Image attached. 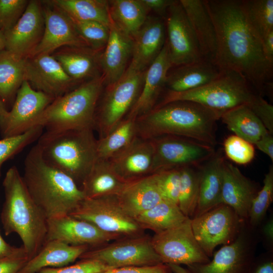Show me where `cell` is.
Segmentation results:
<instances>
[{"label": "cell", "mask_w": 273, "mask_h": 273, "mask_svg": "<svg viewBox=\"0 0 273 273\" xmlns=\"http://www.w3.org/2000/svg\"><path fill=\"white\" fill-rule=\"evenodd\" d=\"M86 245L75 246L59 240L46 241L39 251L18 273H37L46 267H60L73 262L88 250Z\"/></svg>", "instance_id": "obj_31"}, {"label": "cell", "mask_w": 273, "mask_h": 273, "mask_svg": "<svg viewBox=\"0 0 273 273\" xmlns=\"http://www.w3.org/2000/svg\"><path fill=\"white\" fill-rule=\"evenodd\" d=\"M164 19L166 41L172 66L204 60L179 1H173L168 8Z\"/></svg>", "instance_id": "obj_15"}, {"label": "cell", "mask_w": 273, "mask_h": 273, "mask_svg": "<svg viewBox=\"0 0 273 273\" xmlns=\"http://www.w3.org/2000/svg\"><path fill=\"white\" fill-rule=\"evenodd\" d=\"M258 95L244 76L233 71L221 70L216 78L198 88L183 92L167 90L154 108L174 101H189L222 114L238 106L248 105Z\"/></svg>", "instance_id": "obj_7"}, {"label": "cell", "mask_w": 273, "mask_h": 273, "mask_svg": "<svg viewBox=\"0 0 273 273\" xmlns=\"http://www.w3.org/2000/svg\"><path fill=\"white\" fill-rule=\"evenodd\" d=\"M99 273H172L164 263L143 266H125L111 268Z\"/></svg>", "instance_id": "obj_49"}, {"label": "cell", "mask_w": 273, "mask_h": 273, "mask_svg": "<svg viewBox=\"0 0 273 273\" xmlns=\"http://www.w3.org/2000/svg\"><path fill=\"white\" fill-rule=\"evenodd\" d=\"M25 59L17 57L6 49L0 51V98L8 110L25 80Z\"/></svg>", "instance_id": "obj_35"}, {"label": "cell", "mask_w": 273, "mask_h": 273, "mask_svg": "<svg viewBox=\"0 0 273 273\" xmlns=\"http://www.w3.org/2000/svg\"><path fill=\"white\" fill-rule=\"evenodd\" d=\"M22 178L47 219L69 215L85 198L72 178L44 160L37 144L25 159Z\"/></svg>", "instance_id": "obj_3"}, {"label": "cell", "mask_w": 273, "mask_h": 273, "mask_svg": "<svg viewBox=\"0 0 273 273\" xmlns=\"http://www.w3.org/2000/svg\"><path fill=\"white\" fill-rule=\"evenodd\" d=\"M173 273H190L187 268H185L179 265L168 264H167Z\"/></svg>", "instance_id": "obj_57"}, {"label": "cell", "mask_w": 273, "mask_h": 273, "mask_svg": "<svg viewBox=\"0 0 273 273\" xmlns=\"http://www.w3.org/2000/svg\"><path fill=\"white\" fill-rule=\"evenodd\" d=\"M203 59L214 63L217 52L214 26L203 0H180Z\"/></svg>", "instance_id": "obj_29"}, {"label": "cell", "mask_w": 273, "mask_h": 273, "mask_svg": "<svg viewBox=\"0 0 273 273\" xmlns=\"http://www.w3.org/2000/svg\"><path fill=\"white\" fill-rule=\"evenodd\" d=\"M171 67L172 64L165 40L160 53L146 70L140 94L125 118L136 119L155 107L161 91L165 86L167 75Z\"/></svg>", "instance_id": "obj_22"}, {"label": "cell", "mask_w": 273, "mask_h": 273, "mask_svg": "<svg viewBox=\"0 0 273 273\" xmlns=\"http://www.w3.org/2000/svg\"><path fill=\"white\" fill-rule=\"evenodd\" d=\"M79 259L98 260L113 268L163 263L152 246L151 238L142 234L119 238L113 243L89 249Z\"/></svg>", "instance_id": "obj_9"}, {"label": "cell", "mask_w": 273, "mask_h": 273, "mask_svg": "<svg viewBox=\"0 0 273 273\" xmlns=\"http://www.w3.org/2000/svg\"><path fill=\"white\" fill-rule=\"evenodd\" d=\"M220 119L235 135L253 145L268 133L247 105H241L223 113Z\"/></svg>", "instance_id": "obj_34"}, {"label": "cell", "mask_w": 273, "mask_h": 273, "mask_svg": "<svg viewBox=\"0 0 273 273\" xmlns=\"http://www.w3.org/2000/svg\"><path fill=\"white\" fill-rule=\"evenodd\" d=\"M3 185L5 201L1 220L5 234L19 235L29 260L46 242L48 219L32 199L15 166L7 171Z\"/></svg>", "instance_id": "obj_4"}, {"label": "cell", "mask_w": 273, "mask_h": 273, "mask_svg": "<svg viewBox=\"0 0 273 273\" xmlns=\"http://www.w3.org/2000/svg\"><path fill=\"white\" fill-rule=\"evenodd\" d=\"M7 257H26L28 259L23 246L16 247L10 245L4 240L0 234V259Z\"/></svg>", "instance_id": "obj_52"}, {"label": "cell", "mask_w": 273, "mask_h": 273, "mask_svg": "<svg viewBox=\"0 0 273 273\" xmlns=\"http://www.w3.org/2000/svg\"><path fill=\"white\" fill-rule=\"evenodd\" d=\"M221 115L192 101L169 102L136 119V136L147 140L177 136L214 147L216 123Z\"/></svg>", "instance_id": "obj_2"}, {"label": "cell", "mask_w": 273, "mask_h": 273, "mask_svg": "<svg viewBox=\"0 0 273 273\" xmlns=\"http://www.w3.org/2000/svg\"><path fill=\"white\" fill-rule=\"evenodd\" d=\"M69 215L121 237L142 234L143 231L135 220L122 210L115 196L84 198Z\"/></svg>", "instance_id": "obj_12"}, {"label": "cell", "mask_w": 273, "mask_h": 273, "mask_svg": "<svg viewBox=\"0 0 273 273\" xmlns=\"http://www.w3.org/2000/svg\"><path fill=\"white\" fill-rule=\"evenodd\" d=\"M44 30L41 1L31 0L16 25L4 33L5 48L17 57H29L40 42Z\"/></svg>", "instance_id": "obj_19"}, {"label": "cell", "mask_w": 273, "mask_h": 273, "mask_svg": "<svg viewBox=\"0 0 273 273\" xmlns=\"http://www.w3.org/2000/svg\"><path fill=\"white\" fill-rule=\"evenodd\" d=\"M92 127L55 132L45 131L36 144L44 160L80 186L98 159Z\"/></svg>", "instance_id": "obj_5"}, {"label": "cell", "mask_w": 273, "mask_h": 273, "mask_svg": "<svg viewBox=\"0 0 273 273\" xmlns=\"http://www.w3.org/2000/svg\"><path fill=\"white\" fill-rule=\"evenodd\" d=\"M121 238L104 232L88 221L70 215L47 220L46 242L56 240L71 245L96 248Z\"/></svg>", "instance_id": "obj_20"}, {"label": "cell", "mask_w": 273, "mask_h": 273, "mask_svg": "<svg viewBox=\"0 0 273 273\" xmlns=\"http://www.w3.org/2000/svg\"><path fill=\"white\" fill-rule=\"evenodd\" d=\"M143 2L149 9L159 14L161 18L164 19L167 10L172 0H142Z\"/></svg>", "instance_id": "obj_53"}, {"label": "cell", "mask_w": 273, "mask_h": 273, "mask_svg": "<svg viewBox=\"0 0 273 273\" xmlns=\"http://www.w3.org/2000/svg\"><path fill=\"white\" fill-rule=\"evenodd\" d=\"M136 119L125 118L108 134L97 142L98 159L109 160L136 136Z\"/></svg>", "instance_id": "obj_38"}, {"label": "cell", "mask_w": 273, "mask_h": 273, "mask_svg": "<svg viewBox=\"0 0 273 273\" xmlns=\"http://www.w3.org/2000/svg\"><path fill=\"white\" fill-rule=\"evenodd\" d=\"M151 243L164 264L189 266L210 260L194 235L190 218L173 228L155 234Z\"/></svg>", "instance_id": "obj_11"}, {"label": "cell", "mask_w": 273, "mask_h": 273, "mask_svg": "<svg viewBox=\"0 0 273 273\" xmlns=\"http://www.w3.org/2000/svg\"><path fill=\"white\" fill-rule=\"evenodd\" d=\"M187 218L177 204L162 200L134 219L143 230L149 229L156 234L180 224Z\"/></svg>", "instance_id": "obj_36"}, {"label": "cell", "mask_w": 273, "mask_h": 273, "mask_svg": "<svg viewBox=\"0 0 273 273\" xmlns=\"http://www.w3.org/2000/svg\"><path fill=\"white\" fill-rule=\"evenodd\" d=\"M43 127L36 126L20 134L0 140V178L4 163L19 153L28 145L38 140L43 133Z\"/></svg>", "instance_id": "obj_42"}, {"label": "cell", "mask_w": 273, "mask_h": 273, "mask_svg": "<svg viewBox=\"0 0 273 273\" xmlns=\"http://www.w3.org/2000/svg\"><path fill=\"white\" fill-rule=\"evenodd\" d=\"M104 84V79L100 75L55 98L33 122L32 127L41 126L50 132L94 129L96 110Z\"/></svg>", "instance_id": "obj_6"}, {"label": "cell", "mask_w": 273, "mask_h": 273, "mask_svg": "<svg viewBox=\"0 0 273 273\" xmlns=\"http://www.w3.org/2000/svg\"><path fill=\"white\" fill-rule=\"evenodd\" d=\"M259 190L238 168L224 160L222 170V203L233 208L247 222L253 200Z\"/></svg>", "instance_id": "obj_24"}, {"label": "cell", "mask_w": 273, "mask_h": 273, "mask_svg": "<svg viewBox=\"0 0 273 273\" xmlns=\"http://www.w3.org/2000/svg\"><path fill=\"white\" fill-rule=\"evenodd\" d=\"M203 1L216 32L214 63L220 70L244 76L263 97L272 82L273 64L265 57L262 40L247 20L242 0Z\"/></svg>", "instance_id": "obj_1"}, {"label": "cell", "mask_w": 273, "mask_h": 273, "mask_svg": "<svg viewBox=\"0 0 273 273\" xmlns=\"http://www.w3.org/2000/svg\"><path fill=\"white\" fill-rule=\"evenodd\" d=\"M163 200L177 205L180 186L178 169H171L154 173Z\"/></svg>", "instance_id": "obj_46"}, {"label": "cell", "mask_w": 273, "mask_h": 273, "mask_svg": "<svg viewBox=\"0 0 273 273\" xmlns=\"http://www.w3.org/2000/svg\"><path fill=\"white\" fill-rule=\"evenodd\" d=\"M145 71L127 67L118 81L107 86L95 115L94 128L100 138L108 134L127 115L140 94Z\"/></svg>", "instance_id": "obj_8"}, {"label": "cell", "mask_w": 273, "mask_h": 273, "mask_svg": "<svg viewBox=\"0 0 273 273\" xmlns=\"http://www.w3.org/2000/svg\"><path fill=\"white\" fill-rule=\"evenodd\" d=\"M28 261L26 257L0 259V273H18Z\"/></svg>", "instance_id": "obj_51"}, {"label": "cell", "mask_w": 273, "mask_h": 273, "mask_svg": "<svg viewBox=\"0 0 273 273\" xmlns=\"http://www.w3.org/2000/svg\"><path fill=\"white\" fill-rule=\"evenodd\" d=\"M51 55L78 85L100 76V55L88 47H63Z\"/></svg>", "instance_id": "obj_27"}, {"label": "cell", "mask_w": 273, "mask_h": 273, "mask_svg": "<svg viewBox=\"0 0 273 273\" xmlns=\"http://www.w3.org/2000/svg\"><path fill=\"white\" fill-rule=\"evenodd\" d=\"M5 48V37L4 33L0 31V51Z\"/></svg>", "instance_id": "obj_59"}, {"label": "cell", "mask_w": 273, "mask_h": 273, "mask_svg": "<svg viewBox=\"0 0 273 273\" xmlns=\"http://www.w3.org/2000/svg\"><path fill=\"white\" fill-rule=\"evenodd\" d=\"M70 18L95 21L110 27L109 1L104 0H51Z\"/></svg>", "instance_id": "obj_37"}, {"label": "cell", "mask_w": 273, "mask_h": 273, "mask_svg": "<svg viewBox=\"0 0 273 273\" xmlns=\"http://www.w3.org/2000/svg\"><path fill=\"white\" fill-rule=\"evenodd\" d=\"M109 28V39L100 57L102 76L107 86L118 81L125 72L133 47V39L112 22Z\"/></svg>", "instance_id": "obj_25"}, {"label": "cell", "mask_w": 273, "mask_h": 273, "mask_svg": "<svg viewBox=\"0 0 273 273\" xmlns=\"http://www.w3.org/2000/svg\"><path fill=\"white\" fill-rule=\"evenodd\" d=\"M246 222L233 208L223 203L191 219L194 235L209 258L218 245L234 241Z\"/></svg>", "instance_id": "obj_10"}, {"label": "cell", "mask_w": 273, "mask_h": 273, "mask_svg": "<svg viewBox=\"0 0 273 273\" xmlns=\"http://www.w3.org/2000/svg\"><path fill=\"white\" fill-rule=\"evenodd\" d=\"M8 111L6 106L0 98V116L5 115Z\"/></svg>", "instance_id": "obj_58"}, {"label": "cell", "mask_w": 273, "mask_h": 273, "mask_svg": "<svg viewBox=\"0 0 273 273\" xmlns=\"http://www.w3.org/2000/svg\"><path fill=\"white\" fill-rule=\"evenodd\" d=\"M127 182L116 173L108 160L97 159L80 188L85 198L116 196Z\"/></svg>", "instance_id": "obj_32"}, {"label": "cell", "mask_w": 273, "mask_h": 273, "mask_svg": "<svg viewBox=\"0 0 273 273\" xmlns=\"http://www.w3.org/2000/svg\"><path fill=\"white\" fill-rule=\"evenodd\" d=\"M108 160L116 173L127 181L154 173L152 142L138 136Z\"/></svg>", "instance_id": "obj_21"}, {"label": "cell", "mask_w": 273, "mask_h": 273, "mask_svg": "<svg viewBox=\"0 0 273 273\" xmlns=\"http://www.w3.org/2000/svg\"><path fill=\"white\" fill-rule=\"evenodd\" d=\"M221 70L213 63L205 60L172 66L165 83L168 91L183 92L204 85L216 78Z\"/></svg>", "instance_id": "obj_30"}, {"label": "cell", "mask_w": 273, "mask_h": 273, "mask_svg": "<svg viewBox=\"0 0 273 273\" xmlns=\"http://www.w3.org/2000/svg\"><path fill=\"white\" fill-rule=\"evenodd\" d=\"M260 151L267 155L273 161V136L267 133L261 138L255 144Z\"/></svg>", "instance_id": "obj_54"}, {"label": "cell", "mask_w": 273, "mask_h": 273, "mask_svg": "<svg viewBox=\"0 0 273 273\" xmlns=\"http://www.w3.org/2000/svg\"><path fill=\"white\" fill-rule=\"evenodd\" d=\"M25 80L34 89L55 99L78 85L65 73L59 63L47 54L25 59Z\"/></svg>", "instance_id": "obj_18"}, {"label": "cell", "mask_w": 273, "mask_h": 273, "mask_svg": "<svg viewBox=\"0 0 273 273\" xmlns=\"http://www.w3.org/2000/svg\"><path fill=\"white\" fill-rule=\"evenodd\" d=\"M262 43L265 57L270 63L273 64V30L264 37Z\"/></svg>", "instance_id": "obj_56"}, {"label": "cell", "mask_w": 273, "mask_h": 273, "mask_svg": "<svg viewBox=\"0 0 273 273\" xmlns=\"http://www.w3.org/2000/svg\"><path fill=\"white\" fill-rule=\"evenodd\" d=\"M254 230L246 222L234 241L213 253L212 260L187 266L188 270L190 273H246L255 258Z\"/></svg>", "instance_id": "obj_14"}, {"label": "cell", "mask_w": 273, "mask_h": 273, "mask_svg": "<svg viewBox=\"0 0 273 273\" xmlns=\"http://www.w3.org/2000/svg\"><path fill=\"white\" fill-rule=\"evenodd\" d=\"M113 267L96 260L81 259L74 264L60 267H46L37 273H99Z\"/></svg>", "instance_id": "obj_47"}, {"label": "cell", "mask_w": 273, "mask_h": 273, "mask_svg": "<svg viewBox=\"0 0 273 273\" xmlns=\"http://www.w3.org/2000/svg\"><path fill=\"white\" fill-rule=\"evenodd\" d=\"M112 22L132 39L148 18L149 9L142 0L109 1Z\"/></svg>", "instance_id": "obj_33"}, {"label": "cell", "mask_w": 273, "mask_h": 273, "mask_svg": "<svg viewBox=\"0 0 273 273\" xmlns=\"http://www.w3.org/2000/svg\"><path fill=\"white\" fill-rule=\"evenodd\" d=\"M27 0H0V31L4 33L17 23L28 6Z\"/></svg>", "instance_id": "obj_45"}, {"label": "cell", "mask_w": 273, "mask_h": 273, "mask_svg": "<svg viewBox=\"0 0 273 273\" xmlns=\"http://www.w3.org/2000/svg\"><path fill=\"white\" fill-rule=\"evenodd\" d=\"M224 160L222 152L219 151L200 166L199 199L193 218L222 203L221 192Z\"/></svg>", "instance_id": "obj_28"}, {"label": "cell", "mask_w": 273, "mask_h": 273, "mask_svg": "<svg viewBox=\"0 0 273 273\" xmlns=\"http://www.w3.org/2000/svg\"><path fill=\"white\" fill-rule=\"evenodd\" d=\"M223 147L227 157L239 164H248L255 156L253 145L235 134L225 140Z\"/></svg>", "instance_id": "obj_44"}, {"label": "cell", "mask_w": 273, "mask_h": 273, "mask_svg": "<svg viewBox=\"0 0 273 273\" xmlns=\"http://www.w3.org/2000/svg\"><path fill=\"white\" fill-rule=\"evenodd\" d=\"M44 19L42 37L29 57L52 54L63 47H88L70 17L51 1H41ZM89 48V47H88Z\"/></svg>", "instance_id": "obj_17"}, {"label": "cell", "mask_w": 273, "mask_h": 273, "mask_svg": "<svg viewBox=\"0 0 273 273\" xmlns=\"http://www.w3.org/2000/svg\"><path fill=\"white\" fill-rule=\"evenodd\" d=\"M272 252L255 258L246 273H273Z\"/></svg>", "instance_id": "obj_50"}, {"label": "cell", "mask_w": 273, "mask_h": 273, "mask_svg": "<svg viewBox=\"0 0 273 273\" xmlns=\"http://www.w3.org/2000/svg\"><path fill=\"white\" fill-rule=\"evenodd\" d=\"M166 40L164 19L148 18L133 38L131 60L128 68L145 71L162 51Z\"/></svg>", "instance_id": "obj_23"}, {"label": "cell", "mask_w": 273, "mask_h": 273, "mask_svg": "<svg viewBox=\"0 0 273 273\" xmlns=\"http://www.w3.org/2000/svg\"><path fill=\"white\" fill-rule=\"evenodd\" d=\"M54 99L34 89L24 80L11 109L0 116V133L3 138L20 134L31 128L33 122Z\"/></svg>", "instance_id": "obj_16"}, {"label": "cell", "mask_w": 273, "mask_h": 273, "mask_svg": "<svg viewBox=\"0 0 273 273\" xmlns=\"http://www.w3.org/2000/svg\"><path fill=\"white\" fill-rule=\"evenodd\" d=\"M263 238L270 251L272 252L273 246V218L270 217L262 226L261 230Z\"/></svg>", "instance_id": "obj_55"}, {"label": "cell", "mask_w": 273, "mask_h": 273, "mask_svg": "<svg viewBox=\"0 0 273 273\" xmlns=\"http://www.w3.org/2000/svg\"><path fill=\"white\" fill-rule=\"evenodd\" d=\"M273 201V166H269L263 180V186L252 201L247 221L254 229L260 225Z\"/></svg>", "instance_id": "obj_41"}, {"label": "cell", "mask_w": 273, "mask_h": 273, "mask_svg": "<svg viewBox=\"0 0 273 273\" xmlns=\"http://www.w3.org/2000/svg\"><path fill=\"white\" fill-rule=\"evenodd\" d=\"M245 13L252 29L262 40L273 30L272 0H242Z\"/></svg>", "instance_id": "obj_40"}, {"label": "cell", "mask_w": 273, "mask_h": 273, "mask_svg": "<svg viewBox=\"0 0 273 273\" xmlns=\"http://www.w3.org/2000/svg\"><path fill=\"white\" fill-rule=\"evenodd\" d=\"M150 140L154 148V173L199 166L215 152L213 147L183 137L164 135Z\"/></svg>", "instance_id": "obj_13"}, {"label": "cell", "mask_w": 273, "mask_h": 273, "mask_svg": "<svg viewBox=\"0 0 273 273\" xmlns=\"http://www.w3.org/2000/svg\"><path fill=\"white\" fill-rule=\"evenodd\" d=\"M115 197L122 210L133 219L163 200L154 173L128 181Z\"/></svg>", "instance_id": "obj_26"}, {"label": "cell", "mask_w": 273, "mask_h": 273, "mask_svg": "<svg viewBox=\"0 0 273 273\" xmlns=\"http://www.w3.org/2000/svg\"><path fill=\"white\" fill-rule=\"evenodd\" d=\"M261 121L269 133L273 134V106L258 95L248 105Z\"/></svg>", "instance_id": "obj_48"}, {"label": "cell", "mask_w": 273, "mask_h": 273, "mask_svg": "<svg viewBox=\"0 0 273 273\" xmlns=\"http://www.w3.org/2000/svg\"><path fill=\"white\" fill-rule=\"evenodd\" d=\"M199 167L187 166L179 168L180 186L177 205L182 213L191 219L194 216L199 199Z\"/></svg>", "instance_id": "obj_39"}, {"label": "cell", "mask_w": 273, "mask_h": 273, "mask_svg": "<svg viewBox=\"0 0 273 273\" xmlns=\"http://www.w3.org/2000/svg\"><path fill=\"white\" fill-rule=\"evenodd\" d=\"M70 19L89 48L98 52L105 48L109 37L110 27L95 21Z\"/></svg>", "instance_id": "obj_43"}]
</instances>
